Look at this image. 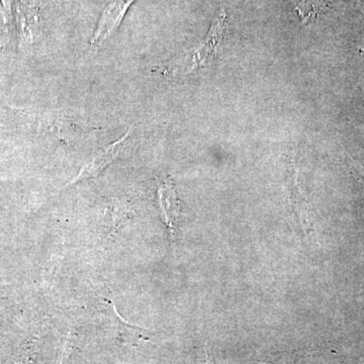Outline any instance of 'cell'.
<instances>
[{
  "mask_svg": "<svg viewBox=\"0 0 364 364\" xmlns=\"http://www.w3.org/2000/svg\"><path fill=\"white\" fill-rule=\"evenodd\" d=\"M226 14L225 11H222L220 16H218L213 23L212 28L203 43L196 49L191 50L188 54L184 55L182 58L172 62L166 71L168 73L186 74L196 71V69L210 65L219 51L220 45L224 38L225 30H226Z\"/></svg>",
  "mask_w": 364,
  "mask_h": 364,
  "instance_id": "cell-1",
  "label": "cell"
},
{
  "mask_svg": "<svg viewBox=\"0 0 364 364\" xmlns=\"http://www.w3.org/2000/svg\"><path fill=\"white\" fill-rule=\"evenodd\" d=\"M135 1L136 0H109L98 21L91 44H102L107 38L111 37L121 25L129 9Z\"/></svg>",
  "mask_w": 364,
  "mask_h": 364,
  "instance_id": "cell-2",
  "label": "cell"
},
{
  "mask_svg": "<svg viewBox=\"0 0 364 364\" xmlns=\"http://www.w3.org/2000/svg\"><path fill=\"white\" fill-rule=\"evenodd\" d=\"M132 133H133V127H131L119 140L107 146L102 152L98 153L97 156L93 158L90 163L85 164V166L80 169L77 176L74 177V178L67 184V186H71L72 184H75L77 183V182L85 181V179L90 178V177L98 176L107 165L111 164V163L119 156V152L124 149V144L130 139Z\"/></svg>",
  "mask_w": 364,
  "mask_h": 364,
  "instance_id": "cell-3",
  "label": "cell"
},
{
  "mask_svg": "<svg viewBox=\"0 0 364 364\" xmlns=\"http://www.w3.org/2000/svg\"><path fill=\"white\" fill-rule=\"evenodd\" d=\"M158 198L164 221L171 231L172 238L174 237V229L178 225L179 215H181V205L173 186L170 182L163 184L158 191Z\"/></svg>",
  "mask_w": 364,
  "mask_h": 364,
  "instance_id": "cell-4",
  "label": "cell"
},
{
  "mask_svg": "<svg viewBox=\"0 0 364 364\" xmlns=\"http://www.w3.org/2000/svg\"><path fill=\"white\" fill-rule=\"evenodd\" d=\"M291 2L304 25L313 23L325 11V0H291Z\"/></svg>",
  "mask_w": 364,
  "mask_h": 364,
  "instance_id": "cell-5",
  "label": "cell"
},
{
  "mask_svg": "<svg viewBox=\"0 0 364 364\" xmlns=\"http://www.w3.org/2000/svg\"><path fill=\"white\" fill-rule=\"evenodd\" d=\"M203 364H215L214 360H213L212 356L208 353V349H205V359H203Z\"/></svg>",
  "mask_w": 364,
  "mask_h": 364,
  "instance_id": "cell-6",
  "label": "cell"
}]
</instances>
